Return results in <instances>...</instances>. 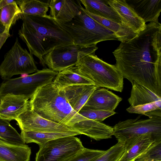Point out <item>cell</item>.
I'll return each mask as SVG.
<instances>
[{
  "mask_svg": "<svg viewBox=\"0 0 161 161\" xmlns=\"http://www.w3.org/2000/svg\"><path fill=\"white\" fill-rule=\"evenodd\" d=\"M77 0H49L50 15L55 20L64 21L71 15L76 7Z\"/></svg>",
  "mask_w": 161,
  "mask_h": 161,
  "instance_id": "obj_25",
  "label": "cell"
},
{
  "mask_svg": "<svg viewBox=\"0 0 161 161\" xmlns=\"http://www.w3.org/2000/svg\"><path fill=\"white\" fill-rule=\"evenodd\" d=\"M109 6L119 15L122 24L138 34L145 28L144 20L136 14L125 0H107Z\"/></svg>",
  "mask_w": 161,
  "mask_h": 161,
  "instance_id": "obj_13",
  "label": "cell"
},
{
  "mask_svg": "<svg viewBox=\"0 0 161 161\" xmlns=\"http://www.w3.org/2000/svg\"><path fill=\"white\" fill-rule=\"evenodd\" d=\"M22 14L45 16L49 8V0H20L16 1Z\"/></svg>",
  "mask_w": 161,
  "mask_h": 161,
  "instance_id": "obj_26",
  "label": "cell"
},
{
  "mask_svg": "<svg viewBox=\"0 0 161 161\" xmlns=\"http://www.w3.org/2000/svg\"><path fill=\"white\" fill-rule=\"evenodd\" d=\"M140 118L120 121L113 127V135L118 142L125 143L131 138L146 135L161 140V117L152 115L147 119Z\"/></svg>",
  "mask_w": 161,
  "mask_h": 161,
  "instance_id": "obj_7",
  "label": "cell"
},
{
  "mask_svg": "<svg viewBox=\"0 0 161 161\" xmlns=\"http://www.w3.org/2000/svg\"><path fill=\"white\" fill-rule=\"evenodd\" d=\"M97 88L94 85H82L70 86L60 90L72 108L78 113Z\"/></svg>",
  "mask_w": 161,
  "mask_h": 161,
  "instance_id": "obj_17",
  "label": "cell"
},
{
  "mask_svg": "<svg viewBox=\"0 0 161 161\" xmlns=\"http://www.w3.org/2000/svg\"><path fill=\"white\" fill-rule=\"evenodd\" d=\"M157 141L148 135L129 139L125 143L124 152L118 161H134L144 153L153 142Z\"/></svg>",
  "mask_w": 161,
  "mask_h": 161,
  "instance_id": "obj_16",
  "label": "cell"
},
{
  "mask_svg": "<svg viewBox=\"0 0 161 161\" xmlns=\"http://www.w3.org/2000/svg\"><path fill=\"white\" fill-rule=\"evenodd\" d=\"M146 23L158 22L161 12V0H125Z\"/></svg>",
  "mask_w": 161,
  "mask_h": 161,
  "instance_id": "obj_18",
  "label": "cell"
},
{
  "mask_svg": "<svg viewBox=\"0 0 161 161\" xmlns=\"http://www.w3.org/2000/svg\"><path fill=\"white\" fill-rule=\"evenodd\" d=\"M86 13L91 17L102 25L112 32L121 42L128 41L138 34L135 32L130 28L122 23L96 15L86 11Z\"/></svg>",
  "mask_w": 161,
  "mask_h": 161,
  "instance_id": "obj_21",
  "label": "cell"
},
{
  "mask_svg": "<svg viewBox=\"0 0 161 161\" xmlns=\"http://www.w3.org/2000/svg\"><path fill=\"white\" fill-rule=\"evenodd\" d=\"M0 139L12 144H25L19 134L9 123V121L0 118Z\"/></svg>",
  "mask_w": 161,
  "mask_h": 161,
  "instance_id": "obj_27",
  "label": "cell"
},
{
  "mask_svg": "<svg viewBox=\"0 0 161 161\" xmlns=\"http://www.w3.org/2000/svg\"><path fill=\"white\" fill-rule=\"evenodd\" d=\"M56 21L71 37L75 45L89 46L103 41L118 40L112 32L86 13L80 0L72 17L66 21Z\"/></svg>",
  "mask_w": 161,
  "mask_h": 161,
  "instance_id": "obj_4",
  "label": "cell"
},
{
  "mask_svg": "<svg viewBox=\"0 0 161 161\" xmlns=\"http://www.w3.org/2000/svg\"><path fill=\"white\" fill-rule=\"evenodd\" d=\"M115 64L131 83L135 81L161 97V25L151 22L144 30L113 52Z\"/></svg>",
  "mask_w": 161,
  "mask_h": 161,
  "instance_id": "obj_1",
  "label": "cell"
},
{
  "mask_svg": "<svg viewBox=\"0 0 161 161\" xmlns=\"http://www.w3.org/2000/svg\"><path fill=\"white\" fill-rule=\"evenodd\" d=\"M132 88L128 101L130 106L149 103L161 101V97L154 93L146 87L135 81L131 82Z\"/></svg>",
  "mask_w": 161,
  "mask_h": 161,
  "instance_id": "obj_23",
  "label": "cell"
},
{
  "mask_svg": "<svg viewBox=\"0 0 161 161\" xmlns=\"http://www.w3.org/2000/svg\"><path fill=\"white\" fill-rule=\"evenodd\" d=\"M1 98L0 118L9 121L30 108L29 101L23 96L8 94Z\"/></svg>",
  "mask_w": 161,
  "mask_h": 161,
  "instance_id": "obj_14",
  "label": "cell"
},
{
  "mask_svg": "<svg viewBox=\"0 0 161 161\" xmlns=\"http://www.w3.org/2000/svg\"><path fill=\"white\" fill-rule=\"evenodd\" d=\"M122 98L104 88L97 87L82 108L114 111Z\"/></svg>",
  "mask_w": 161,
  "mask_h": 161,
  "instance_id": "obj_12",
  "label": "cell"
},
{
  "mask_svg": "<svg viewBox=\"0 0 161 161\" xmlns=\"http://www.w3.org/2000/svg\"><path fill=\"white\" fill-rule=\"evenodd\" d=\"M39 146L35 161H67L85 148L80 139L72 136L51 140Z\"/></svg>",
  "mask_w": 161,
  "mask_h": 161,
  "instance_id": "obj_8",
  "label": "cell"
},
{
  "mask_svg": "<svg viewBox=\"0 0 161 161\" xmlns=\"http://www.w3.org/2000/svg\"><path fill=\"white\" fill-rule=\"evenodd\" d=\"M105 151L84 148L80 153L67 161H92L103 153Z\"/></svg>",
  "mask_w": 161,
  "mask_h": 161,
  "instance_id": "obj_33",
  "label": "cell"
},
{
  "mask_svg": "<svg viewBox=\"0 0 161 161\" xmlns=\"http://www.w3.org/2000/svg\"><path fill=\"white\" fill-rule=\"evenodd\" d=\"M29 105L42 117L71 128L77 123L88 119L72 108L53 81L38 89L29 101Z\"/></svg>",
  "mask_w": 161,
  "mask_h": 161,
  "instance_id": "obj_3",
  "label": "cell"
},
{
  "mask_svg": "<svg viewBox=\"0 0 161 161\" xmlns=\"http://www.w3.org/2000/svg\"><path fill=\"white\" fill-rule=\"evenodd\" d=\"M96 45L84 46L73 45L53 50L42 58L43 66L59 72L76 65L85 56L95 54Z\"/></svg>",
  "mask_w": 161,
  "mask_h": 161,
  "instance_id": "obj_9",
  "label": "cell"
},
{
  "mask_svg": "<svg viewBox=\"0 0 161 161\" xmlns=\"http://www.w3.org/2000/svg\"><path fill=\"white\" fill-rule=\"evenodd\" d=\"M22 24L18 34L26 43L30 53L43 66V57L50 51L74 45L71 37L50 15L22 14Z\"/></svg>",
  "mask_w": 161,
  "mask_h": 161,
  "instance_id": "obj_2",
  "label": "cell"
},
{
  "mask_svg": "<svg viewBox=\"0 0 161 161\" xmlns=\"http://www.w3.org/2000/svg\"><path fill=\"white\" fill-rule=\"evenodd\" d=\"M33 55L22 48L17 38L11 49L5 54L0 65V75L4 80L14 75L29 74L38 71Z\"/></svg>",
  "mask_w": 161,
  "mask_h": 161,
  "instance_id": "obj_10",
  "label": "cell"
},
{
  "mask_svg": "<svg viewBox=\"0 0 161 161\" xmlns=\"http://www.w3.org/2000/svg\"><path fill=\"white\" fill-rule=\"evenodd\" d=\"M134 161H161V141H155Z\"/></svg>",
  "mask_w": 161,
  "mask_h": 161,
  "instance_id": "obj_31",
  "label": "cell"
},
{
  "mask_svg": "<svg viewBox=\"0 0 161 161\" xmlns=\"http://www.w3.org/2000/svg\"><path fill=\"white\" fill-rule=\"evenodd\" d=\"M80 134L77 131L70 132L21 131L20 135L25 143H35L39 146L56 138Z\"/></svg>",
  "mask_w": 161,
  "mask_h": 161,
  "instance_id": "obj_24",
  "label": "cell"
},
{
  "mask_svg": "<svg viewBox=\"0 0 161 161\" xmlns=\"http://www.w3.org/2000/svg\"><path fill=\"white\" fill-rule=\"evenodd\" d=\"M22 13L16 2L8 4L0 9V21L9 32L11 26L19 18Z\"/></svg>",
  "mask_w": 161,
  "mask_h": 161,
  "instance_id": "obj_28",
  "label": "cell"
},
{
  "mask_svg": "<svg viewBox=\"0 0 161 161\" xmlns=\"http://www.w3.org/2000/svg\"><path fill=\"white\" fill-rule=\"evenodd\" d=\"M10 36L9 32L6 31L5 27L0 21V49Z\"/></svg>",
  "mask_w": 161,
  "mask_h": 161,
  "instance_id": "obj_34",
  "label": "cell"
},
{
  "mask_svg": "<svg viewBox=\"0 0 161 161\" xmlns=\"http://www.w3.org/2000/svg\"><path fill=\"white\" fill-rule=\"evenodd\" d=\"M1 98L0 97V104H1Z\"/></svg>",
  "mask_w": 161,
  "mask_h": 161,
  "instance_id": "obj_36",
  "label": "cell"
},
{
  "mask_svg": "<svg viewBox=\"0 0 161 161\" xmlns=\"http://www.w3.org/2000/svg\"><path fill=\"white\" fill-rule=\"evenodd\" d=\"M15 120L21 131L59 132L76 131L68 126L44 118L30 108L21 114Z\"/></svg>",
  "mask_w": 161,
  "mask_h": 161,
  "instance_id": "obj_11",
  "label": "cell"
},
{
  "mask_svg": "<svg viewBox=\"0 0 161 161\" xmlns=\"http://www.w3.org/2000/svg\"><path fill=\"white\" fill-rule=\"evenodd\" d=\"M71 129L96 141L111 138L113 134V127L88 119L77 123Z\"/></svg>",
  "mask_w": 161,
  "mask_h": 161,
  "instance_id": "obj_15",
  "label": "cell"
},
{
  "mask_svg": "<svg viewBox=\"0 0 161 161\" xmlns=\"http://www.w3.org/2000/svg\"><path fill=\"white\" fill-rule=\"evenodd\" d=\"M16 2V1L11 0H0V9L5 6Z\"/></svg>",
  "mask_w": 161,
  "mask_h": 161,
  "instance_id": "obj_35",
  "label": "cell"
},
{
  "mask_svg": "<svg viewBox=\"0 0 161 161\" xmlns=\"http://www.w3.org/2000/svg\"><path fill=\"white\" fill-rule=\"evenodd\" d=\"M77 73L93 81L97 87L121 92L124 78L115 65L109 64L95 54L87 55L71 67Z\"/></svg>",
  "mask_w": 161,
  "mask_h": 161,
  "instance_id": "obj_5",
  "label": "cell"
},
{
  "mask_svg": "<svg viewBox=\"0 0 161 161\" xmlns=\"http://www.w3.org/2000/svg\"><path fill=\"white\" fill-rule=\"evenodd\" d=\"M53 82L59 90L73 86L95 85L91 80L75 72L71 67L58 72Z\"/></svg>",
  "mask_w": 161,
  "mask_h": 161,
  "instance_id": "obj_22",
  "label": "cell"
},
{
  "mask_svg": "<svg viewBox=\"0 0 161 161\" xmlns=\"http://www.w3.org/2000/svg\"></svg>",
  "mask_w": 161,
  "mask_h": 161,
  "instance_id": "obj_37",
  "label": "cell"
},
{
  "mask_svg": "<svg viewBox=\"0 0 161 161\" xmlns=\"http://www.w3.org/2000/svg\"><path fill=\"white\" fill-rule=\"evenodd\" d=\"M125 143L119 142L92 161H118L125 149Z\"/></svg>",
  "mask_w": 161,
  "mask_h": 161,
  "instance_id": "obj_30",
  "label": "cell"
},
{
  "mask_svg": "<svg viewBox=\"0 0 161 161\" xmlns=\"http://www.w3.org/2000/svg\"><path fill=\"white\" fill-rule=\"evenodd\" d=\"M126 110L129 113L144 115L149 118L152 115L161 117V101L134 107L130 106Z\"/></svg>",
  "mask_w": 161,
  "mask_h": 161,
  "instance_id": "obj_29",
  "label": "cell"
},
{
  "mask_svg": "<svg viewBox=\"0 0 161 161\" xmlns=\"http://www.w3.org/2000/svg\"><path fill=\"white\" fill-rule=\"evenodd\" d=\"M58 73L44 68L25 76L4 80L0 86V97L11 94L31 99L38 89L52 82Z\"/></svg>",
  "mask_w": 161,
  "mask_h": 161,
  "instance_id": "obj_6",
  "label": "cell"
},
{
  "mask_svg": "<svg viewBox=\"0 0 161 161\" xmlns=\"http://www.w3.org/2000/svg\"><path fill=\"white\" fill-rule=\"evenodd\" d=\"M87 12L97 16L122 23V20L115 11L108 5L107 0H80Z\"/></svg>",
  "mask_w": 161,
  "mask_h": 161,
  "instance_id": "obj_20",
  "label": "cell"
},
{
  "mask_svg": "<svg viewBox=\"0 0 161 161\" xmlns=\"http://www.w3.org/2000/svg\"><path fill=\"white\" fill-rule=\"evenodd\" d=\"M78 113L87 119L101 122L116 113L114 111L81 108Z\"/></svg>",
  "mask_w": 161,
  "mask_h": 161,
  "instance_id": "obj_32",
  "label": "cell"
},
{
  "mask_svg": "<svg viewBox=\"0 0 161 161\" xmlns=\"http://www.w3.org/2000/svg\"><path fill=\"white\" fill-rule=\"evenodd\" d=\"M31 154V148L25 144L14 145L0 139V161H29Z\"/></svg>",
  "mask_w": 161,
  "mask_h": 161,
  "instance_id": "obj_19",
  "label": "cell"
}]
</instances>
